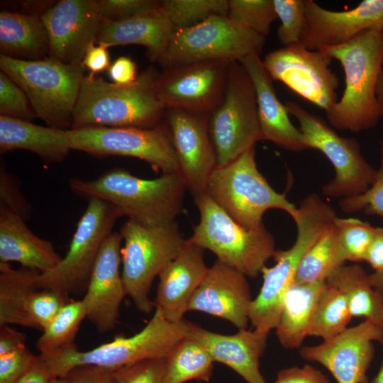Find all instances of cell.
Here are the masks:
<instances>
[{
  "label": "cell",
  "mask_w": 383,
  "mask_h": 383,
  "mask_svg": "<svg viewBox=\"0 0 383 383\" xmlns=\"http://www.w3.org/2000/svg\"><path fill=\"white\" fill-rule=\"evenodd\" d=\"M53 378L40 356L38 355L30 369L14 383H50Z\"/></svg>",
  "instance_id": "11a10c76"
},
{
  "label": "cell",
  "mask_w": 383,
  "mask_h": 383,
  "mask_svg": "<svg viewBox=\"0 0 383 383\" xmlns=\"http://www.w3.org/2000/svg\"><path fill=\"white\" fill-rule=\"evenodd\" d=\"M26 221L0 206V262H16L41 273L55 267L62 257L48 240L34 234Z\"/></svg>",
  "instance_id": "4316f807"
},
{
  "label": "cell",
  "mask_w": 383,
  "mask_h": 383,
  "mask_svg": "<svg viewBox=\"0 0 383 383\" xmlns=\"http://www.w3.org/2000/svg\"><path fill=\"white\" fill-rule=\"evenodd\" d=\"M82 65L91 72L90 74L94 76L109 69L111 65L108 48L102 45H91L85 54Z\"/></svg>",
  "instance_id": "816d5d0a"
},
{
  "label": "cell",
  "mask_w": 383,
  "mask_h": 383,
  "mask_svg": "<svg viewBox=\"0 0 383 383\" xmlns=\"http://www.w3.org/2000/svg\"><path fill=\"white\" fill-rule=\"evenodd\" d=\"M158 6L174 30L198 24L214 15L228 16L227 0H165Z\"/></svg>",
  "instance_id": "8d00e7d4"
},
{
  "label": "cell",
  "mask_w": 383,
  "mask_h": 383,
  "mask_svg": "<svg viewBox=\"0 0 383 383\" xmlns=\"http://www.w3.org/2000/svg\"><path fill=\"white\" fill-rule=\"evenodd\" d=\"M0 206L15 212L27 221L32 213L30 203L23 195L18 180L1 162L0 167Z\"/></svg>",
  "instance_id": "f6af8a7d"
},
{
  "label": "cell",
  "mask_w": 383,
  "mask_h": 383,
  "mask_svg": "<svg viewBox=\"0 0 383 383\" xmlns=\"http://www.w3.org/2000/svg\"><path fill=\"white\" fill-rule=\"evenodd\" d=\"M72 150L94 157L121 155L147 162L156 172L179 173L171 135L166 124L150 128L87 126L66 131Z\"/></svg>",
  "instance_id": "5bb4252c"
},
{
  "label": "cell",
  "mask_w": 383,
  "mask_h": 383,
  "mask_svg": "<svg viewBox=\"0 0 383 383\" xmlns=\"http://www.w3.org/2000/svg\"><path fill=\"white\" fill-rule=\"evenodd\" d=\"M204 251L187 240L178 255L158 276L155 307L170 321L184 320L192 297L209 271Z\"/></svg>",
  "instance_id": "603a6c76"
},
{
  "label": "cell",
  "mask_w": 383,
  "mask_h": 383,
  "mask_svg": "<svg viewBox=\"0 0 383 383\" xmlns=\"http://www.w3.org/2000/svg\"><path fill=\"white\" fill-rule=\"evenodd\" d=\"M213 363L206 350L187 336L167 357L164 383H184L192 380L208 382L213 374Z\"/></svg>",
  "instance_id": "836d02e7"
},
{
  "label": "cell",
  "mask_w": 383,
  "mask_h": 383,
  "mask_svg": "<svg viewBox=\"0 0 383 383\" xmlns=\"http://www.w3.org/2000/svg\"><path fill=\"white\" fill-rule=\"evenodd\" d=\"M333 223L345 260L364 261L376 227L355 218L336 217Z\"/></svg>",
  "instance_id": "f35d334b"
},
{
  "label": "cell",
  "mask_w": 383,
  "mask_h": 383,
  "mask_svg": "<svg viewBox=\"0 0 383 383\" xmlns=\"http://www.w3.org/2000/svg\"><path fill=\"white\" fill-rule=\"evenodd\" d=\"M26 335L9 327L0 326V355L26 347Z\"/></svg>",
  "instance_id": "f5cc1de1"
},
{
  "label": "cell",
  "mask_w": 383,
  "mask_h": 383,
  "mask_svg": "<svg viewBox=\"0 0 383 383\" xmlns=\"http://www.w3.org/2000/svg\"><path fill=\"white\" fill-rule=\"evenodd\" d=\"M174 28L158 6V1L130 16L104 19L96 43L106 48L140 45L152 61L161 60Z\"/></svg>",
  "instance_id": "484cf974"
},
{
  "label": "cell",
  "mask_w": 383,
  "mask_h": 383,
  "mask_svg": "<svg viewBox=\"0 0 383 383\" xmlns=\"http://www.w3.org/2000/svg\"><path fill=\"white\" fill-rule=\"evenodd\" d=\"M305 28L301 43L319 50L345 43L369 30L383 29V0H364L346 11H331L304 0Z\"/></svg>",
  "instance_id": "ffe728a7"
},
{
  "label": "cell",
  "mask_w": 383,
  "mask_h": 383,
  "mask_svg": "<svg viewBox=\"0 0 383 383\" xmlns=\"http://www.w3.org/2000/svg\"><path fill=\"white\" fill-rule=\"evenodd\" d=\"M335 210L318 194L306 196L297 207L293 218L297 235L292 246L277 250L272 267L262 271L263 282L260 292L251 303L249 320L253 328L269 334L275 329L281 314L285 295L294 282L299 264L312 245L333 225Z\"/></svg>",
  "instance_id": "277c9868"
},
{
  "label": "cell",
  "mask_w": 383,
  "mask_h": 383,
  "mask_svg": "<svg viewBox=\"0 0 383 383\" xmlns=\"http://www.w3.org/2000/svg\"><path fill=\"white\" fill-rule=\"evenodd\" d=\"M284 105L298 121L308 149L321 151L334 168L335 177L323 187V194L343 199L365 193L375 181L377 170L361 154L358 141L340 136L323 119L295 102Z\"/></svg>",
  "instance_id": "7c38bea8"
},
{
  "label": "cell",
  "mask_w": 383,
  "mask_h": 383,
  "mask_svg": "<svg viewBox=\"0 0 383 383\" xmlns=\"http://www.w3.org/2000/svg\"><path fill=\"white\" fill-rule=\"evenodd\" d=\"M265 38L228 16L214 15L194 26L175 30L160 61L163 67L201 62H240L260 55Z\"/></svg>",
  "instance_id": "8fae6325"
},
{
  "label": "cell",
  "mask_w": 383,
  "mask_h": 383,
  "mask_svg": "<svg viewBox=\"0 0 383 383\" xmlns=\"http://www.w3.org/2000/svg\"><path fill=\"white\" fill-rule=\"evenodd\" d=\"M121 276L126 296L146 314L155 309L149 297L154 279L178 255L185 240L174 221L145 226L128 218L121 228Z\"/></svg>",
  "instance_id": "9c48e42d"
},
{
  "label": "cell",
  "mask_w": 383,
  "mask_h": 383,
  "mask_svg": "<svg viewBox=\"0 0 383 383\" xmlns=\"http://www.w3.org/2000/svg\"><path fill=\"white\" fill-rule=\"evenodd\" d=\"M381 343L383 347V339L381 341ZM370 383H383V359H382V365L380 367V369L377 374L375 376V377L372 380Z\"/></svg>",
  "instance_id": "680465c9"
},
{
  "label": "cell",
  "mask_w": 383,
  "mask_h": 383,
  "mask_svg": "<svg viewBox=\"0 0 383 383\" xmlns=\"http://www.w3.org/2000/svg\"><path fill=\"white\" fill-rule=\"evenodd\" d=\"M66 131L1 115L0 151L26 150L48 162H61L72 150Z\"/></svg>",
  "instance_id": "83f0119b"
},
{
  "label": "cell",
  "mask_w": 383,
  "mask_h": 383,
  "mask_svg": "<svg viewBox=\"0 0 383 383\" xmlns=\"http://www.w3.org/2000/svg\"><path fill=\"white\" fill-rule=\"evenodd\" d=\"M166 125L177 156L179 174L194 197L205 192L217 167L216 151L209 133V114L168 109Z\"/></svg>",
  "instance_id": "e0dca14e"
},
{
  "label": "cell",
  "mask_w": 383,
  "mask_h": 383,
  "mask_svg": "<svg viewBox=\"0 0 383 383\" xmlns=\"http://www.w3.org/2000/svg\"><path fill=\"white\" fill-rule=\"evenodd\" d=\"M326 282L343 294L352 317H363L382 329L383 309L371 285L369 274L362 267L343 265L335 270Z\"/></svg>",
  "instance_id": "1f68e13d"
},
{
  "label": "cell",
  "mask_w": 383,
  "mask_h": 383,
  "mask_svg": "<svg viewBox=\"0 0 383 383\" xmlns=\"http://www.w3.org/2000/svg\"><path fill=\"white\" fill-rule=\"evenodd\" d=\"M121 211L112 204L93 199L80 218L65 256L53 269L39 274L37 284L67 296L87 290L90 276Z\"/></svg>",
  "instance_id": "4fadbf2b"
},
{
  "label": "cell",
  "mask_w": 383,
  "mask_h": 383,
  "mask_svg": "<svg viewBox=\"0 0 383 383\" xmlns=\"http://www.w3.org/2000/svg\"><path fill=\"white\" fill-rule=\"evenodd\" d=\"M41 17L48 35L50 57L65 64L82 63L104 20L95 0H62Z\"/></svg>",
  "instance_id": "d6986e66"
},
{
  "label": "cell",
  "mask_w": 383,
  "mask_h": 383,
  "mask_svg": "<svg viewBox=\"0 0 383 383\" xmlns=\"http://www.w3.org/2000/svg\"><path fill=\"white\" fill-rule=\"evenodd\" d=\"M153 67L143 72L129 85H118L84 76L73 113L71 128L87 126L153 128L165 116Z\"/></svg>",
  "instance_id": "3957f363"
},
{
  "label": "cell",
  "mask_w": 383,
  "mask_h": 383,
  "mask_svg": "<svg viewBox=\"0 0 383 383\" xmlns=\"http://www.w3.org/2000/svg\"><path fill=\"white\" fill-rule=\"evenodd\" d=\"M192 323L185 319L172 322L155 309L148 323L129 337L116 336L109 343L81 351L74 345L49 357H42L53 377L65 378L73 369L96 366L116 371L147 360L167 358L187 337Z\"/></svg>",
  "instance_id": "5b68a950"
},
{
  "label": "cell",
  "mask_w": 383,
  "mask_h": 383,
  "mask_svg": "<svg viewBox=\"0 0 383 383\" xmlns=\"http://www.w3.org/2000/svg\"><path fill=\"white\" fill-rule=\"evenodd\" d=\"M38 356L23 347L0 355V383H14L33 365Z\"/></svg>",
  "instance_id": "bcb514c9"
},
{
  "label": "cell",
  "mask_w": 383,
  "mask_h": 383,
  "mask_svg": "<svg viewBox=\"0 0 383 383\" xmlns=\"http://www.w3.org/2000/svg\"><path fill=\"white\" fill-rule=\"evenodd\" d=\"M167 358L147 360L114 371L116 383H164Z\"/></svg>",
  "instance_id": "ee69618b"
},
{
  "label": "cell",
  "mask_w": 383,
  "mask_h": 383,
  "mask_svg": "<svg viewBox=\"0 0 383 383\" xmlns=\"http://www.w3.org/2000/svg\"><path fill=\"white\" fill-rule=\"evenodd\" d=\"M274 383H329V380L320 370L306 365L281 370Z\"/></svg>",
  "instance_id": "c3c4849f"
},
{
  "label": "cell",
  "mask_w": 383,
  "mask_h": 383,
  "mask_svg": "<svg viewBox=\"0 0 383 383\" xmlns=\"http://www.w3.org/2000/svg\"><path fill=\"white\" fill-rule=\"evenodd\" d=\"M326 282H293L284 299L275 328L279 343L287 349L298 348L309 335L314 306Z\"/></svg>",
  "instance_id": "f546056e"
},
{
  "label": "cell",
  "mask_w": 383,
  "mask_h": 383,
  "mask_svg": "<svg viewBox=\"0 0 383 383\" xmlns=\"http://www.w3.org/2000/svg\"><path fill=\"white\" fill-rule=\"evenodd\" d=\"M70 299L69 296L50 289H38L28 311V328L43 331Z\"/></svg>",
  "instance_id": "60d3db41"
},
{
  "label": "cell",
  "mask_w": 383,
  "mask_h": 383,
  "mask_svg": "<svg viewBox=\"0 0 383 383\" xmlns=\"http://www.w3.org/2000/svg\"><path fill=\"white\" fill-rule=\"evenodd\" d=\"M70 383H116L114 371L96 366H82L65 377Z\"/></svg>",
  "instance_id": "681fc988"
},
{
  "label": "cell",
  "mask_w": 383,
  "mask_h": 383,
  "mask_svg": "<svg viewBox=\"0 0 383 383\" xmlns=\"http://www.w3.org/2000/svg\"><path fill=\"white\" fill-rule=\"evenodd\" d=\"M381 162L375 181L363 194L357 196L340 199L339 206L345 213L364 211L367 215L383 218V142L380 145Z\"/></svg>",
  "instance_id": "b9f144b4"
},
{
  "label": "cell",
  "mask_w": 383,
  "mask_h": 383,
  "mask_svg": "<svg viewBox=\"0 0 383 383\" xmlns=\"http://www.w3.org/2000/svg\"><path fill=\"white\" fill-rule=\"evenodd\" d=\"M374 271L383 270V228H375L374 234L365 257Z\"/></svg>",
  "instance_id": "db71d44e"
},
{
  "label": "cell",
  "mask_w": 383,
  "mask_h": 383,
  "mask_svg": "<svg viewBox=\"0 0 383 383\" xmlns=\"http://www.w3.org/2000/svg\"><path fill=\"white\" fill-rule=\"evenodd\" d=\"M217 167L224 166L262 140L255 88L239 62L228 65L223 95L209 116Z\"/></svg>",
  "instance_id": "30bf717a"
},
{
  "label": "cell",
  "mask_w": 383,
  "mask_h": 383,
  "mask_svg": "<svg viewBox=\"0 0 383 383\" xmlns=\"http://www.w3.org/2000/svg\"><path fill=\"white\" fill-rule=\"evenodd\" d=\"M382 339L383 330L365 320L320 344L301 348L299 355L324 366L338 383H369L367 372L374 356L373 342Z\"/></svg>",
  "instance_id": "ac0fdd59"
},
{
  "label": "cell",
  "mask_w": 383,
  "mask_h": 383,
  "mask_svg": "<svg viewBox=\"0 0 383 383\" xmlns=\"http://www.w3.org/2000/svg\"><path fill=\"white\" fill-rule=\"evenodd\" d=\"M69 187L82 199L112 204L123 216L149 227L174 222L187 190L179 173H165L148 179L122 168L109 170L94 179L72 178Z\"/></svg>",
  "instance_id": "6da1fadb"
},
{
  "label": "cell",
  "mask_w": 383,
  "mask_h": 383,
  "mask_svg": "<svg viewBox=\"0 0 383 383\" xmlns=\"http://www.w3.org/2000/svg\"><path fill=\"white\" fill-rule=\"evenodd\" d=\"M230 63L201 62L165 67L157 82L158 96L166 109L210 115L223 95Z\"/></svg>",
  "instance_id": "2e32d148"
},
{
  "label": "cell",
  "mask_w": 383,
  "mask_h": 383,
  "mask_svg": "<svg viewBox=\"0 0 383 383\" xmlns=\"http://www.w3.org/2000/svg\"><path fill=\"white\" fill-rule=\"evenodd\" d=\"M23 89L6 73L0 72L1 115L28 121L35 115Z\"/></svg>",
  "instance_id": "7bdbcfd3"
},
{
  "label": "cell",
  "mask_w": 383,
  "mask_h": 383,
  "mask_svg": "<svg viewBox=\"0 0 383 383\" xmlns=\"http://www.w3.org/2000/svg\"><path fill=\"white\" fill-rule=\"evenodd\" d=\"M86 318L82 299L70 301L43 331L36 342L42 357H49L75 345L74 338L81 322Z\"/></svg>",
  "instance_id": "d590c367"
},
{
  "label": "cell",
  "mask_w": 383,
  "mask_h": 383,
  "mask_svg": "<svg viewBox=\"0 0 383 383\" xmlns=\"http://www.w3.org/2000/svg\"><path fill=\"white\" fill-rule=\"evenodd\" d=\"M122 240L118 232H113L105 240L82 298L86 318L101 333L113 329L121 301L126 296L120 272Z\"/></svg>",
  "instance_id": "44dd1931"
},
{
  "label": "cell",
  "mask_w": 383,
  "mask_h": 383,
  "mask_svg": "<svg viewBox=\"0 0 383 383\" xmlns=\"http://www.w3.org/2000/svg\"><path fill=\"white\" fill-rule=\"evenodd\" d=\"M109 75L114 84L129 85L138 78L135 62L128 57L117 58L108 69Z\"/></svg>",
  "instance_id": "f907efd6"
},
{
  "label": "cell",
  "mask_w": 383,
  "mask_h": 383,
  "mask_svg": "<svg viewBox=\"0 0 383 383\" xmlns=\"http://www.w3.org/2000/svg\"><path fill=\"white\" fill-rule=\"evenodd\" d=\"M376 98L378 104L380 117L383 116V62L379 74L377 87Z\"/></svg>",
  "instance_id": "6f0895ef"
},
{
  "label": "cell",
  "mask_w": 383,
  "mask_h": 383,
  "mask_svg": "<svg viewBox=\"0 0 383 383\" xmlns=\"http://www.w3.org/2000/svg\"><path fill=\"white\" fill-rule=\"evenodd\" d=\"M40 272L23 267L13 269L0 262V326L11 324L29 326L28 311L32 299L40 289Z\"/></svg>",
  "instance_id": "4dcf8cb0"
},
{
  "label": "cell",
  "mask_w": 383,
  "mask_h": 383,
  "mask_svg": "<svg viewBox=\"0 0 383 383\" xmlns=\"http://www.w3.org/2000/svg\"><path fill=\"white\" fill-rule=\"evenodd\" d=\"M201 345L213 360L226 365L247 383H267L260 370L268 334L240 329L232 335L212 332L192 323L187 335Z\"/></svg>",
  "instance_id": "d4e9b609"
},
{
  "label": "cell",
  "mask_w": 383,
  "mask_h": 383,
  "mask_svg": "<svg viewBox=\"0 0 383 383\" xmlns=\"http://www.w3.org/2000/svg\"><path fill=\"white\" fill-rule=\"evenodd\" d=\"M228 16L264 38L277 19L273 0L228 1Z\"/></svg>",
  "instance_id": "74e56055"
},
{
  "label": "cell",
  "mask_w": 383,
  "mask_h": 383,
  "mask_svg": "<svg viewBox=\"0 0 383 383\" xmlns=\"http://www.w3.org/2000/svg\"><path fill=\"white\" fill-rule=\"evenodd\" d=\"M200 220L187 240L214 253L217 260L255 278L277 250L264 225L248 229L235 221L206 192L194 197Z\"/></svg>",
  "instance_id": "52a82bcc"
},
{
  "label": "cell",
  "mask_w": 383,
  "mask_h": 383,
  "mask_svg": "<svg viewBox=\"0 0 383 383\" xmlns=\"http://www.w3.org/2000/svg\"><path fill=\"white\" fill-rule=\"evenodd\" d=\"M252 301L247 277L216 260L192 297L189 311L223 318L240 330L250 322Z\"/></svg>",
  "instance_id": "7402d4cb"
},
{
  "label": "cell",
  "mask_w": 383,
  "mask_h": 383,
  "mask_svg": "<svg viewBox=\"0 0 383 383\" xmlns=\"http://www.w3.org/2000/svg\"><path fill=\"white\" fill-rule=\"evenodd\" d=\"M370 281L380 300L383 309V270L369 274ZM383 329V327H382Z\"/></svg>",
  "instance_id": "9f6ffc18"
},
{
  "label": "cell",
  "mask_w": 383,
  "mask_h": 383,
  "mask_svg": "<svg viewBox=\"0 0 383 383\" xmlns=\"http://www.w3.org/2000/svg\"><path fill=\"white\" fill-rule=\"evenodd\" d=\"M332 60L299 43L269 52L262 62L272 80L327 112L338 101L339 80L330 68Z\"/></svg>",
  "instance_id": "9a60e30c"
},
{
  "label": "cell",
  "mask_w": 383,
  "mask_h": 383,
  "mask_svg": "<svg viewBox=\"0 0 383 383\" xmlns=\"http://www.w3.org/2000/svg\"><path fill=\"white\" fill-rule=\"evenodd\" d=\"M352 318L343 294L326 281L314 306L309 335L328 340L347 329Z\"/></svg>",
  "instance_id": "e575fe53"
},
{
  "label": "cell",
  "mask_w": 383,
  "mask_h": 383,
  "mask_svg": "<svg viewBox=\"0 0 383 383\" xmlns=\"http://www.w3.org/2000/svg\"><path fill=\"white\" fill-rule=\"evenodd\" d=\"M319 50L338 60L345 74L342 96L326 112L330 125L357 133L376 126L380 118L376 87L383 62V29L366 30L345 43Z\"/></svg>",
  "instance_id": "7a4b0ae2"
},
{
  "label": "cell",
  "mask_w": 383,
  "mask_h": 383,
  "mask_svg": "<svg viewBox=\"0 0 383 383\" xmlns=\"http://www.w3.org/2000/svg\"><path fill=\"white\" fill-rule=\"evenodd\" d=\"M0 67L23 89L35 115L48 126L72 128L84 77L82 63L65 64L51 57L21 60L1 54Z\"/></svg>",
  "instance_id": "8992f818"
},
{
  "label": "cell",
  "mask_w": 383,
  "mask_h": 383,
  "mask_svg": "<svg viewBox=\"0 0 383 383\" xmlns=\"http://www.w3.org/2000/svg\"><path fill=\"white\" fill-rule=\"evenodd\" d=\"M253 84L262 140L284 150L301 152L308 149L304 135L289 118L284 104L278 99L273 80L266 70L260 55L251 54L239 62Z\"/></svg>",
  "instance_id": "cb8c5ba5"
},
{
  "label": "cell",
  "mask_w": 383,
  "mask_h": 383,
  "mask_svg": "<svg viewBox=\"0 0 383 383\" xmlns=\"http://www.w3.org/2000/svg\"><path fill=\"white\" fill-rule=\"evenodd\" d=\"M205 192L235 221L248 229L263 225L269 209H278L292 218L297 207L283 194L277 192L257 169L255 147L230 163L216 167Z\"/></svg>",
  "instance_id": "ba28073f"
},
{
  "label": "cell",
  "mask_w": 383,
  "mask_h": 383,
  "mask_svg": "<svg viewBox=\"0 0 383 383\" xmlns=\"http://www.w3.org/2000/svg\"><path fill=\"white\" fill-rule=\"evenodd\" d=\"M50 383H70L67 378L54 377Z\"/></svg>",
  "instance_id": "91938a15"
},
{
  "label": "cell",
  "mask_w": 383,
  "mask_h": 383,
  "mask_svg": "<svg viewBox=\"0 0 383 383\" xmlns=\"http://www.w3.org/2000/svg\"><path fill=\"white\" fill-rule=\"evenodd\" d=\"M152 0H100L99 7L104 19L118 20L130 16L155 3Z\"/></svg>",
  "instance_id": "7dc6e473"
},
{
  "label": "cell",
  "mask_w": 383,
  "mask_h": 383,
  "mask_svg": "<svg viewBox=\"0 0 383 383\" xmlns=\"http://www.w3.org/2000/svg\"><path fill=\"white\" fill-rule=\"evenodd\" d=\"M345 262L333 223L304 255L294 282L311 284L326 282Z\"/></svg>",
  "instance_id": "d6a6232c"
},
{
  "label": "cell",
  "mask_w": 383,
  "mask_h": 383,
  "mask_svg": "<svg viewBox=\"0 0 383 383\" xmlns=\"http://www.w3.org/2000/svg\"><path fill=\"white\" fill-rule=\"evenodd\" d=\"M2 55L24 60H41L49 55V40L41 15L2 11L0 13Z\"/></svg>",
  "instance_id": "f1b7e54d"
},
{
  "label": "cell",
  "mask_w": 383,
  "mask_h": 383,
  "mask_svg": "<svg viewBox=\"0 0 383 383\" xmlns=\"http://www.w3.org/2000/svg\"><path fill=\"white\" fill-rule=\"evenodd\" d=\"M273 4L281 22L277 30L279 42L284 47L301 43L306 23L304 0H273Z\"/></svg>",
  "instance_id": "ab89813d"
}]
</instances>
